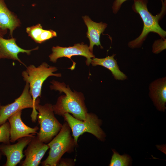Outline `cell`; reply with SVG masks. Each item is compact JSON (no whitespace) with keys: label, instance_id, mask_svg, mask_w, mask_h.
Returning <instances> with one entry per match:
<instances>
[{"label":"cell","instance_id":"1","mask_svg":"<svg viewBox=\"0 0 166 166\" xmlns=\"http://www.w3.org/2000/svg\"><path fill=\"white\" fill-rule=\"evenodd\" d=\"M50 83L51 90L63 92L65 95L59 97L55 105H52L54 114L63 117L66 113L72 114L76 118L81 121L85 119L88 110L85 102V97L81 92L73 91L68 85L54 80Z\"/></svg>","mask_w":166,"mask_h":166},{"label":"cell","instance_id":"2","mask_svg":"<svg viewBox=\"0 0 166 166\" xmlns=\"http://www.w3.org/2000/svg\"><path fill=\"white\" fill-rule=\"evenodd\" d=\"M132 9L139 14L143 22L144 26L141 34L134 40L128 43V46L132 49L141 47L148 34L151 32L158 34L161 38H164L166 32L160 26L159 21L165 10V1L163 2L162 10L159 14L155 16L152 15L148 10L147 0H133Z\"/></svg>","mask_w":166,"mask_h":166},{"label":"cell","instance_id":"3","mask_svg":"<svg viewBox=\"0 0 166 166\" xmlns=\"http://www.w3.org/2000/svg\"><path fill=\"white\" fill-rule=\"evenodd\" d=\"M71 132L70 128L65 121L58 133L48 143L50 148L49 155L42 162V166H57L64 153L73 151L76 145Z\"/></svg>","mask_w":166,"mask_h":166},{"label":"cell","instance_id":"4","mask_svg":"<svg viewBox=\"0 0 166 166\" xmlns=\"http://www.w3.org/2000/svg\"><path fill=\"white\" fill-rule=\"evenodd\" d=\"M26 67V70L22 72V76L23 80L29 85V91L35 107L36 100L41 97L42 87L44 81L50 76L60 77L61 74L54 73L57 71V68L45 62L37 67L30 65Z\"/></svg>","mask_w":166,"mask_h":166},{"label":"cell","instance_id":"5","mask_svg":"<svg viewBox=\"0 0 166 166\" xmlns=\"http://www.w3.org/2000/svg\"><path fill=\"white\" fill-rule=\"evenodd\" d=\"M40 99L36 101L35 107L38 111L37 117L40 129L37 136L42 142L49 143L59 132L62 125L54 115L52 105L46 103L43 105L39 104Z\"/></svg>","mask_w":166,"mask_h":166},{"label":"cell","instance_id":"6","mask_svg":"<svg viewBox=\"0 0 166 166\" xmlns=\"http://www.w3.org/2000/svg\"><path fill=\"white\" fill-rule=\"evenodd\" d=\"M63 117L70 128L76 146L78 145L79 136L86 132L93 134L101 141L105 140L106 134L100 127L102 121L95 114L88 113L84 121L77 119L68 113L65 114Z\"/></svg>","mask_w":166,"mask_h":166},{"label":"cell","instance_id":"7","mask_svg":"<svg viewBox=\"0 0 166 166\" xmlns=\"http://www.w3.org/2000/svg\"><path fill=\"white\" fill-rule=\"evenodd\" d=\"M29 89V84L26 82L22 92L19 97L11 103L0 106V126L6 122L8 118L14 113L27 108L32 109L30 115L31 120L33 123L36 122L38 112L34 105Z\"/></svg>","mask_w":166,"mask_h":166},{"label":"cell","instance_id":"8","mask_svg":"<svg viewBox=\"0 0 166 166\" xmlns=\"http://www.w3.org/2000/svg\"><path fill=\"white\" fill-rule=\"evenodd\" d=\"M52 50V53L49 56L50 61L55 63L59 58L64 57L69 58L73 62L72 66L69 68L71 70L74 69L76 64L71 59L72 56H81L85 57L87 59L85 62L88 66L91 64V58L95 57L87 45L84 44L83 43L76 44L73 46L69 47L53 46Z\"/></svg>","mask_w":166,"mask_h":166},{"label":"cell","instance_id":"9","mask_svg":"<svg viewBox=\"0 0 166 166\" xmlns=\"http://www.w3.org/2000/svg\"><path fill=\"white\" fill-rule=\"evenodd\" d=\"M34 135L23 137L18 139L17 142L11 144H0V151L6 157L4 166H15L24 157L23 150L31 140Z\"/></svg>","mask_w":166,"mask_h":166},{"label":"cell","instance_id":"10","mask_svg":"<svg viewBox=\"0 0 166 166\" xmlns=\"http://www.w3.org/2000/svg\"><path fill=\"white\" fill-rule=\"evenodd\" d=\"M23 152L25 158L20 164L21 166H38L47 151L49 148L47 144L40 140L34 136Z\"/></svg>","mask_w":166,"mask_h":166},{"label":"cell","instance_id":"11","mask_svg":"<svg viewBox=\"0 0 166 166\" xmlns=\"http://www.w3.org/2000/svg\"><path fill=\"white\" fill-rule=\"evenodd\" d=\"M22 110L17 112L10 117L8 120L10 125V140L14 143L19 139L26 136L35 135L39 127H30L22 121L21 118Z\"/></svg>","mask_w":166,"mask_h":166},{"label":"cell","instance_id":"12","mask_svg":"<svg viewBox=\"0 0 166 166\" xmlns=\"http://www.w3.org/2000/svg\"><path fill=\"white\" fill-rule=\"evenodd\" d=\"M16 39L12 38L5 39L0 37V59H8L17 60L26 67V65L19 59L18 54L21 53L30 55L32 51L38 49V46L30 50L23 49L16 44Z\"/></svg>","mask_w":166,"mask_h":166},{"label":"cell","instance_id":"13","mask_svg":"<svg viewBox=\"0 0 166 166\" xmlns=\"http://www.w3.org/2000/svg\"><path fill=\"white\" fill-rule=\"evenodd\" d=\"M148 89L149 96L154 106L158 110L164 112L166 109V77L153 81Z\"/></svg>","mask_w":166,"mask_h":166},{"label":"cell","instance_id":"14","mask_svg":"<svg viewBox=\"0 0 166 166\" xmlns=\"http://www.w3.org/2000/svg\"><path fill=\"white\" fill-rule=\"evenodd\" d=\"M20 24L17 16L7 8L4 0H0V29L5 34L9 29L12 37L13 31Z\"/></svg>","mask_w":166,"mask_h":166},{"label":"cell","instance_id":"15","mask_svg":"<svg viewBox=\"0 0 166 166\" xmlns=\"http://www.w3.org/2000/svg\"><path fill=\"white\" fill-rule=\"evenodd\" d=\"M84 22L87 27L88 31L86 37L89 40V47L90 51L93 52L94 45L100 46L101 48H103L100 40L101 34L105 31L107 24L100 22L97 23L92 21L88 16L82 17Z\"/></svg>","mask_w":166,"mask_h":166},{"label":"cell","instance_id":"16","mask_svg":"<svg viewBox=\"0 0 166 166\" xmlns=\"http://www.w3.org/2000/svg\"><path fill=\"white\" fill-rule=\"evenodd\" d=\"M115 55L113 54L104 58H93L91 64L94 66L100 65L108 69L117 80H125L127 78V77L120 70L117 61L114 58Z\"/></svg>","mask_w":166,"mask_h":166},{"label":"cell","instance_id":"17","mask_svg":"<svg viewBox=\"0 0 166 166\" xmlns=\"http://www.w3.org/2000/svg\"><path fill=\"white\" fill-rule=\"evenodd\" d=\"M28 36L36 43L41 44L57 36L56 32L51 30H45L41 24L28 27L26 28Z\"/></svg>","mask_w":166,"mask_h":166},{"label":"cell","instance_id":"18","mask_svg":"<svg viewBox=\"0 0 166 166\" xmlns=\"http://www.w3.org/2000/svg\"><path fill=\"white\" fill-rule=\"evenodd\" d=\"M113 154L112 156L110 166H129L131 163V157L127 154L120 155L115 150L113 149Z\"/></svg>","mask_w":166,"mask_h":166},{"label":"cell","instance_id":"19","mask_svg":"<svg viewBox=\"0 0 166 166\" xmlns=\"http://www.w3.org/2000/svg\"><path fill=\"white\" fill-rule=\"evenodd\" d=\"M0 143L10 144V125L9 122L6 121L0 126Z\"/></svg>","mask_w":166,"mask_h":166},{"label":"cell","instance_id":"20","mask_svg":"<svg viewBox=\"0 0 166 166\" xmlns=\"http://www.w3.org/2000/svg\"><path fill=\"white\" fill-rule=\"evenodd\" d=\"M166 39L161 38L154 42L152 45V52L158 54L166 49Z\"/></svg>","mask_w":166,"mask_h":166},{"label":"cell","instance_id":"21","mask_svg":"<svg viewBox=\"0 0 166 166\" xmlns=\"http://www.w3.org/2000/svg\"><path fill=\"white\" fill-rule=\"evenodd\" d=\"M128 0H115L112 6L113 13L117 14L120 9L122 4Z\"/></svg>","mask_w":166,"mask_h":166},{"label":"cell","instance_id":"22","mask_svg":"<svg viewBox=\"0 0 166 166\" xmlns=\"http://www.w3.org/2000/svg\"><path fill=\"white\" fill-rule=\"evenodd\" d=\"M74 162L71 160L61 159L57 166H73Z\"/></svg>","mask_w":166,"mask_h":166},{"label":"cell","instance_id":"23","mask_svg":"<svg viewBox=\"0 0 166 166\" xmlns=\"http://www.w3.org/2000/svg\"><path fill=\"white\" fill-rule=\"evenodd\" d=\"M5 35L2 31L0 29V37H3L4 35Z\"/></svg>","mask_w":166,"mask_h":166},{"label":"cell","instance_id":"24","mask_svg":"<svg viewBox=\"0 0 166 166\" xmlns=\"http://www.w3.org/2000/svg\"><path fill=\"white\" fill-rule=\"evenodd\" d=\"M2 154L1 153V152L0 151V159H1V156L2 155Z\"/></svg>","mask_w":166,"mask_h":166},{"label":"cell","instance_id":"25","mask_svg":"<svg viewBox=\"0 0 166 166\" xmlns=\"http://www.w3.org/2000/svg\"><path fill=\"white\" fill-rule=\"evenodd\" d=\"M1 105V103H0V106Z\"/></svg>","mask_w":166,"mask_h":166}]
</instances>
